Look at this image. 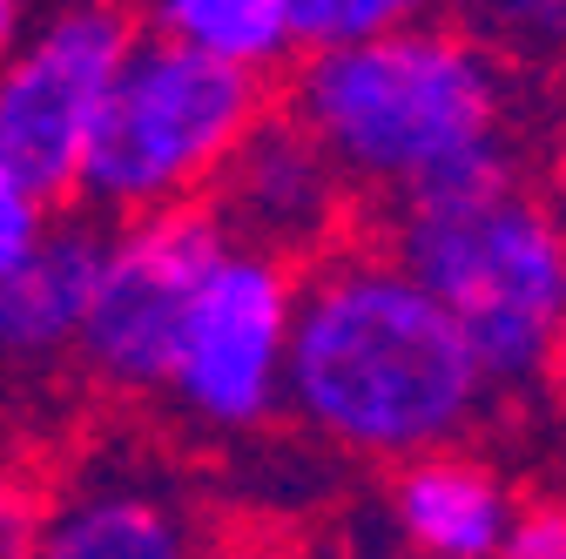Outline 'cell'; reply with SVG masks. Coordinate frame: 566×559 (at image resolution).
Returning a JSON list of instances; mask_svg holds the SVG:
<instances>
[{
	"mask_svg": "<svg viewBox=\"0 0 566 559\" xmlns=\"http://www.w3.org/2000/svg\"><path fill=\"white\" fill-rule=\"evenodd\" d=\"M492 378L446 304L391 256H331L291 297L283 404L311 432L365 458L452 445Z\"/></svg>",
	"mask_w": 566,
	"mask_h": 559,
	"instance_id": "cell-1",
	"label": "cell"
},
{
	"mask_svg": "<svg viewBox=\"0 0 566 559\" xmlns=\"http://www.w3.org/2000/svg\"><path fill=\"white\" fill-rule=\"evenodd\" d=\"M465 330L492 384L546 371L566 337V236L520 196L506 143H479L391 189V250Z\"/></svg>",
	"mask_w": 566,
	"mask_h": 559,
	"instance_id": "cell-2",
	"label": "cell"
},
{
	"mask_svg": "<svg viewBox=\"0 0 566 559\" xmlns=\"http://www.w3.org/2000/svg\"><path fill=\"white\" fill-rule=\"evenodd\" d=\"M291 115L324 143L344 182L405 189L479 143H500L506 82L492 54L452 28H385L311 48L291 82Z\"/></svg>",
	"mask_w": 566,
	"mask_h": 559,
	"instance_id": "cell-3",
	"label": "cell"
},
{
	"mask_svg": "<svg viewBox=\"0 0 566 559\" xmlns=\"http://www.w3.org/2000/svg\"><path fill=\"white\" fill-rule=\"evenodd\" d=\"M263 108V67L202 54L176 34H135L82 149L75 202L102 217H135L156 202L202 196Z\"/></svg>",
	"mask_w": 566,
	"mask_h": 559,
	"instance_id": "cell-4",
	"label": "cell"
},
{
	"mask_svg": "<svg viewBox=\"0 0 566 559\" xmlns=\"http://www.w3.org/2000/svg\"><path fill=\"white\" fill-rule=\"evenodd\" d=\"M223 250L230 236L209 196H182V202H156V209L122 217V230L102 243L95 297L75 330L82 371L108 391H163L182 310Z\"/></svg>",
	"mask_w": 566,
	"mask_h": 559,
	"instance_id": "cell-5",
	"label": "cell"
},
{
	"mask_svg": "<svg viewBox=\"0 0 566 559\" xmlns=\"http://www.w3.org/2000/svg\"><path fill=\"white\" fill-rule=\"evenodd\" d=\"M135 34V14L115 0H67L0 61V149L41 202L75 196L82 149Z\"/></svg>",
	"mask_w": 566,
	"mask_h": 559,
	"instance_id": "cell-6",
	"label": "cell"
},
{
	"mask_svg": "<svg viewBox=\"0 0 566 559\" xmlns=\"http://www.w3.org/2000/svg\"><path fill=\"white\" fill-rule=\"evenodd\" d=\"M291 297H297L291 263L270 250H250V243H230L182 310L163 391H176V404L217 432L263 425L283 404Z\"/></svg>",
	"mask_w": 566,
	"mask_h": 559,
	"instance_id": "cell-7",
	"label": "cell"
},
{
	"mask_svg": "<svg viewBox=\"0 0 566 559\" xmlns=\"http://www.w3.org/2000/svg\"><path fill=\"white\" fill-rule=\"evenodd\" d=\"M209 209L230 243L270 250L283 263L311 256L337 217H344V169L324 156V143L297 115H256L243 128V143L223 156V169L209 176Z\"/></svg>",
	"mask_w": 566,
	"mask_h": 559,
	"instance_id": "cell-8",
	"label": "cell"
},
{
	"mask_svg": "<svg viewBox=\"0 0 566 559\" xmlns=\"http://www.w3.org/2000/svg\"><path fill=\"white\" fill-rule=\"evenodd\" d=\"M108 230L95 223H48L41 243L0 276V358L54 365L75 351V330L95 297Z\"/></svg>",
	"mask_w": 566,
	"mask_h": 559,
	"instance_id": "cell-9",
	"label": "cell"
},
{
	"mask_svg": "<svg viewBox=\"0 0 566 559\" xmlns=\"http://www.w3.org/2000/svg\"><path fill=\"white\" fill-rule=\"evenodd\" d=\"M391 519L424 559H492L513 519V499L485 465L452 452H418V458H398Z\"/></svg>",
	"mask_w": 566,
	"mask_h": 559,
	"instance_id": "cell-10",
	"label": "cell"
},
{
	"mask_svg": "<svg viewBox=\"0 0 566 559\" xmlns=\"http://www.w3.org/2000/svg\"><path fill=\"white\" fill-rule=\"evenodd\" d=\"M34 559H196L189 526L169 499L142 485H95L41 513Z\"/></svg>",
	"mask_w": 566,
	"mask_h": 559,
	"instance_id": "cell-11",
	"label": "cell"
},
{
	"mask_svg": "<svg viewBox=\"0 0 566 559\" xmlns=\"http://www.w3.org/2000/svg\"><path fill=\"white\" fill-rule=\"evenodd\" d=\"M156 34H176L202 54H223L243 67H276L297 48L291 0H149Z\"/></svg>",
	"mask_w": 566,
	"mask_h": 559,
	"instance_id": "cell-12",
	"label": "cell"
},
{
	"mask_svg": "<svg viewBox=\"0 0 566 559\" xmlns=\"http://www.w3.org/2000/svg\"><path fill=\"white\" fill-rule=\"evenodd\" d=\"M439 0H291V34L297 48H337V41H365L385 28L424 21Z\"/></svg>",
	"mask_w": 566,
	"mask_h": 559,
	"instance_id": "cell-13",
	"label": "cell"
},
{
	"mask_svg": "<svg viewBox=\"0 0 566 559\" xmlns=\"http://www.w3.org/2000/svg\"><path fill=\"white\" fill-rule=\"evenodd\" d=\"M54 202H41L21 176H14V162H8V149H0V276H8L34 243H41V230L54 223L48 217Z\"/></svg>",
	"mask_w": 566,
	"mask_h": 559,
	"instance_id": "cell-14",
	"label": "cell"
},
{
	"mask_svg": "<svg viewBox=\"0 0 566 559\" xmlns=\"http://www.w3.org/2000/svg\"><path fill=\"white\" fill-rule=\"evenodd\" d=\"M492 559H566V506H526L506 519Z\"/></svg>",
	"mask_w": 566,
	"mask_h": 559,
	"instance_id": "cell-15",
	"label": "cell"
},
{
	"mask_svg": "<svg viewBox=\"0 0 566 559\" xmlns=\"http://www.w3.org/2000/svg\"><path fill=\"white\" fill-rule=\"evenodd\" d=\"M526 41H566V0H479Z\"/></svg>",
	"mask_w": 566,
	"mask_h": 559,
	"instance_id": "cell-16",
	"label": "cell"
},
{
	"mask_svg": "<svg viewBox=\"0 0 566 559\" xmlns=\"http://www.w3.org/2000/svg\"><path fill=\"white\" fill-rule=\"evenodd\" d=\"M34 532H41V506L21 485H0V559H34Z\"/></svg>",
	"mask_w": 566,
	"mask_h": 559,
	"instance_id": "cell-17",
	"label": "cell"
},
{
	"mask_svg": "<svg viewBox=\"0 0 566 559\" xmlns=\"http://www.w3.org/2000/svg\"><path fill=\"white\" fill-rule=\"evenodd\" d=\"M14 41H21V0H0V61H8Z\"/></svg>",
	"mask_w": 566,
	"mask_h": 559,
	"instance_id": "cell-18",
	"label": "cell"
}]
</instances>
